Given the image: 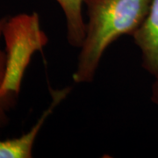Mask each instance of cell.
<instances>
[{
	"instance_id": "7",
	"label": "cell",
	"mask_w": 158,
	"mask_h": 158,
	"mask_svg": "<svg viewBox=\"0 0 158 158\" xmlns=\"http://www.w3.org/2000/svg\"><path fill=\"white\" fill-rule=\"evenodd\" d=\"M155 77V83L153 85V92H152V99L155 103L158 104V72L156 75H154Z\"/></svg>"
},
{
	"instance_id": "4",
	"label": "cell",
	"mask_w": 158,
	"mask_h": 158,
	"mask_svg": "<svg viewBox=\"0 0 158 158\" xmlns=\"http://www.w3.org/2000/svg\"><path fill=\"white\" fill-rule=\"evenodd\" d=\"M133 38L141 51L142 67L156 75L158 72V0H152L146 19Z\"/></svg>"
},
{
	"instance_id": "1",
	"label": "cell",
	"mask_w": 158,
	"mask_h": 158,
	"mask_svg": "<svg viewBox=\"0 0 158 158\" xmlns=\"http://www.w3.org/2000/svg\"><path fill=\"white\" fill-rule=\"evenodd\" d=\"M152 0H84L88 21L73 74L76 84L93 81L107 48L123 35H134L146 19Z\"/></svg>"
},
{
	"instance_id": "3",
	"label": "cell",
	"mask_w": 158,
	"mask_h": 158,
	"mask_svg": "<svg viewBox=\"0 0 158 158\" xmlns=\"http://www.w3.org/2000/svg\"><path fill=\"white\" fill-rule=\"evenodd\" d=\"M71 91L70 87L51 90V102L29 131L19 137L0 139V158H31L34 143L47 119Z\"/></svg>"
},
{
	"instance_id": "5",
	"label": "cell",
	"mask_w": 158,
	"mask_h": 158,
	"mask_svg": "<svg viewBox=\"0 0 158 158\" xmlns=\"http://www.w3.org/2000/svg\"><path fill=\"white\" fill-rule=\"evenodd\" d=\"M62 8L67 26V39L69 45L80 48L85 39V25L83 18L84 0H56Z\"/></svg>"
},
{
	"instance_id": "6",
	"label": "cell",
	"mask_w": 158,
	"mask_h": 158,
	"mask_svg": "<svg viewBox=\"0 0 158 158\" xmlns=\"http://www.w3.org/2000/svg\"><path fill=\"white\" fill-rule=\"evenodd\" d=\"M8 16H4L0 18V41L3 39V28L6 24V19ZM6 69V53L5 50L0 47V87L3 82L4 75ZM16 104L15 99H9V98H0V128L6 127L9 123V113L11 110L14 107Z\"/></svg>"
},
{
	"instance_id": "2",
	"label": "cell",
	"mask_w": 158,
	"mask_h": 158,
	"mask_svg": "<svg viewBox=\"0 0 158 158\" xmlns=\"http://www.w3.org/2000/svg\"><path fill=\"white\" fill-rule=\"evenodd\" d=\"M6 69L0 98L15 99L20 92L24 75L36 52H41L48 38L41 29L37 12L8 16L3 28Z\"/></svg>"
}]
</instances>
